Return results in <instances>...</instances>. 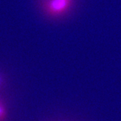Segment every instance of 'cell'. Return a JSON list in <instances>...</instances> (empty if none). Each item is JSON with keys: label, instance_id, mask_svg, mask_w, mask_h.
Wrapping results in <instances>:
<instances>
[{"label": "cell", "instance_id": "obj_1", "mask_svg": "<svg viewBox=\"0 0 121 121\" xmlns=\"http://www.w3.org/2000/svg\"><path fill=\"white\" fill-rule=\"evenodd\" d=\"M44 17L57 21L68 16L75 7L76 0H35Z\"/></svg>", "mask_w": 121, "mask_h": 121}, {"label": "cell", "instance_id": "obj_2", "mask_svg": "<svg viewBox=\"0 0 121 121\" xmlns=\"http://www.w3.org/2000/svg\"><path fill=\"white\" fill-rule=\"evenodd\" d=\"M7 117V110L4 104L0 100V121H5Z\"/></svg>", "mask_w": 121, "mask_h": 121}, {"label": "cell", "instance_id": "obj_3", "mask_svg": "<svg viewBox=\"0 0 121 121\" xmlns=\"http://www.w3.org/2000/svg\"><path fill=\"white\" fill-rule=\"evenodd\" d=\"M5 83V78L3 73L0 71V87L2 86Z\"/></svg>", "mask_w": 121, "mask_h": 121}]
</instances>
